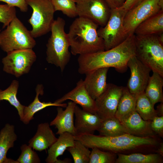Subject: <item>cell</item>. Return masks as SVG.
<instances>
[{"mask_svg": "<svg viewBox=\"0 0 163 163\" xmlns=\"http://www.w3.org/2000/svg\"><path fill=\"white\" fill-rule=\"evenodd\" d=\"M135 36L134 34L129 35L121 43L109 50L79 55L78 72L85 75L98 69L110 67L118 72L126 71L128 61L136 56Z\"/></svg>", "mask_w": 163, "mask_h": 163, "instance_id": "obj_1", "label": "cell"}, {"mask_svg": "<svg viewBox=\"0 0 163 163\" xmlns=\"http://www.w3.org/2000/svg\"><path fill=\"white\" fill-rule=\"evenodd\" d=\"M74 138L89 148L96 147L103 151L125 154L145 148L158 147L160 143L156 137H140L129 134L114 136L84 134L74 136Z\"/></svg>", "mask_w": 163, "mask_h": 163, "instance_id": "obj_2", "label": "cell"}, {"mask_svg": "<svg viewBox=\"0 0 163 163\" xmlns=\"http://www.w3.org/2000/svg\"><path fill=\"white\" fill-rule=\"evenodd\" d=\"M98 25L84 18H76L67 34L71 52L73 55L92 53L105 50L103 39L97 33Z\"/></svg>", "mask_w": 163, "mask_h": 163, "instance_id": "obj_3", "label": "cell"}, {"mask_svg": "<svg viewBox=\"0 0 163 163\" xmlns=\"http://www.w3.org/2000/svg\"><path fill=\"white\" fill-rule=\"evenodd\" d=\"M65 21L59 17L54 20L50 31L51 35L46 44L47 62L59 67L62 72L69 62L71 53L70 43L65 30Z\"/></svg>", "mask_w": 163, "mask_h": 163, "instance_id": "obj_4", "label": "cell"}, {"mask_svg": "<svg viewBox=\"0 0 163 163\" xmlns=\"http://www.w3.org/2000/svg\"><path fill=\"white\" fill-rule=\"evenodd\" d=\"M135 35L136 56L153 72L163 77V44L158 34Z\"/></svg>", "mask_w": 163, "mask_h": 163, "instance_id": "obj_5", "label": "cell"}, {"mask_svg": "<svg viewBox=\"0 0 163 163\" xmlns=\"http://www.w3.org/2000/svg\"><path fill=\"white\" fill-rule=\"evenodd\" d=\"M34 38L16 16L0 32V47L7 53L17 50L33 49L36 44Z\"/></svg>", "mask_w": 163, "mask_h": 163, "instance_id": "obj_6", "label": "cell"}, {"mask_svg": "<svg viewBox=\"0 0 163 163\" xmlns=\"http://www.w3.org/2000/svg\"><path fill=\"white\" fill-rule=\"evenodd\" d=\"M32 13L28 21L32 27L30 33L36 38L50 31L55 11L50 0H26Z\"/></svg>", "mask_w": 163, "mask_h": 163, "instance_id": "obj_7", "label": "cell"}, {"mask_svg": "<svg viewBox=\"0 0 163 163\" xmlns=\"http://www.w3.org/2000/svg\"><path fill=\"white\" fill-rule=\"evenodd\" d=\"M127 11L120 7L111 9L106 25L98 29V35L104 41L105 50L118 45L128 36L124 32L123 26L124 18Z\"/></svg>", "mask_w": 163, "mask_h": 163, "instance_id": "obj_8", "label": "cell"}, {"mask_svg": "<svg viewBox=\"0 0 163 163\" xmlns=\"http://www.w3.org/2000/svg\"><path fill=\"white\" fill-rule=\"evenodd\" d=\"M37 56L32 49L19 50L7 53L2 59L5 72L18 78L28 73Z\"/></svg>", "mask_w": 163, "mask_h": 163, "instance_id": "obj_9", "label": "cell"}, {"mask_svg": "<svg viewBox=\"0 0 163 163\" xmlns=\"http://www.w3.org/2000/svg\"><path fill=\"white\" fill-rule=\"evenodd\" d=\"M161 9L158 0H144L125 14L123 22L125 34L128 36L134 34L141 23Z\"/></svg>", "mask_w": 163, "mask_h": 163, "instance_id": "obj_10", "label": "cell"}, {"mask_svg": "<svg viewBox=\"0 0 163 163\" xmlns=\"http://www.w3.org/2000/svg\"><path fill=\"white\" fill-rule=\"evenodd\" d=\"M79 17L89 19L101 27L110 17L111 9L105 0H74Z\"/></svg>", "mask_w": 163, "mask_h": 163, "instance_id": "obj_11", "label": "cell"}, {"mask_svg": "<svg viewBox=\"0 0 163 163\" xmlns=\"http://www.w3.org/2000/svg\"><path fill=\"white\" fill-rule=\"evenodd\" d=\"M123 88L107 84L105 91L95 100L96 113L102 120L115 116Z\"/></svg>", "mask_w": 163, "mask_h": 163, "instance_id": "obj_12", "label": "cell"}, {"mask_svg": "<svg viewBox=\"0 0 163 163\" xmlns=\"http://www.w3.org/2000/svg\"><path fill=\"white\" fill-rule=\"evenodd\" d=\"M130 76L126 87L132 94L138 96L144 92L150 77L151 70L136 56L131 57L127 63Z\"/></svg>", "mask_w": 163, "mask_h": 163, "instance_id": "obj_13", "label": "cell"}, {"mask_svg": "<svg viewBox=\"0 0 163 163\" xmlns=\"http://www.w3.org/2000/svg\"><path fill=\"white\" fill-rule=\"evenodd\" d=\"M68 100H71L76 104L79 105L85 111L96 113L95 100L92 98L88 92L82 79L77 83L76 86L73 89L54 102L62 103Z\"/></svg>", "mask_w": 163, "mask_h": 163, "instance_id": "obj_14", "label": "cell"}, {"mask_svg": "<svg viewBox=\"0 0 163 163\" xmlns=\"http://www.w3.org/2000/svg\"><path fill=\"white\" fill-rule=\"evenodd\" d=\"M74 115L75 118L74 126L76 135L93 134L95 131H97L102 121L96 113L85 111L77 105L75 107Z\"/></svg>", "mask_w": 163, "mask_h": 163, "instance_id": "obj_15", "label": "cell"}, {"mask_svg": "<svg viewBox=\"0 0 163 163\" xmlns=\"http://www.w3.org/2000/svg\"><path fill=\"white\" fill-rule=\"evenodd\" d=\"M76 104L73 101H69L65 110L62 107H57V115L50 124V126H55L57 129L56 134L59 135L67 132L74 136L77 135L74 121V110Z\"/></svg>", "mask_w": 163, "mask_h": 163, "instance_id": "obj_16", "label": "cell"}, {"mask_svg": "<svg viewBox=\"0 0 163 163\" xmlns=\"http://www.w3.org/2000/svg\"><path fill=\"white\" fill-rule=\"evenodd\" d=\"M109 68L98 69L85 74L84 82L85 88L94 100L100 96L107 87V75Z\"/></svg>", "mask_w": 163, "mask_h": 163, "instance_id": "obj_17", "label": "cell"}, {"mask_svg": "<svg viewBox=\"0 0 163 163\" xmlns=\"http://www.w3.org/2000/svg\"><path fill=\"white\" fill-rule=\"evenodd\" d=\"M151 121L143 120L135 111L121 123L129 134L140 137H156L151 127Z\"/></svg>", "mask_w": 163, "mask_h": 163, "instance_id": "obj_18", "label": "cell"}, {"mask_svg": "<svg viewBox=\"0 0 163 163\" xmlns=\"http://www.w3.org/2000/svg\"><path fill=\"white\" fill-rule=\"evenodd\" d=\"M48 123H41L37 126L34 136L29 141L33 149L41 151L49 148L57 140Z\"/></svg>", "mask_w": 163, "mask_h": 163, "instance_id": "obj_19", "label": "cell"}, {"mask_svg": "<svg viewBox=\"0 0 163 163\" xmlns=\"http://www.w3.org/2000/svg\"><path fill=\"white\" fill-rule=\"evenodd\" d=\"M75 140L74 136L70 133L66 132L59 134L56 141L48 150V156L45 160L47 163H60L62 161L57 158L62 155L65 150L74 145Z\"/></svg>", "mask_w": 163, "mask_h": 163, "instance_id": "obj_20", "label": "cell"}, {"mask_svg": "<svg viewBox=\"0 0 163 163\" xmlns=\"http://www.w3.org/2000/svg\"><path fill=\"white\" fill-rule=\"evenodd\" d=\"M36 94L33 101L28 106L25 107L23 111V117L22 121L25 124L29 123L30 121L34 119V116L37 112L45 108L52 106L66 107V103H57L54 102H41L39 100V95L43 94V87L41 84H38L36 88Z\"/></svg>", "mask_w": 163, "mask_h": 163, "instance_id": "obj_21", "label": "cell"}, {"mask_svg": "<svg viewBox=\"0 0 163 163\" xmlns=\"http://www.w3.org/2000/svg\"><path fill=\"white\" fill-rule=\"evenodd\" d=\"M17 138L14 125L7 123L0 132V163H18L16 161L7 158L8 150L13 147Z\"/></svg>", "mask_w": 163, "mask_h": 163, "instance_id": "obj_22", "label": "cell"}, {"mask_svg": "<svg viewBox=\"0 0 163 163\" xmlns=\"http://www.w3.org/2000/svg\"><path fill=\"white\" fill-rule=\"evenodd\" d=\"M163 32V10L141 23L134 32L135 35L158 34Z\"/></svg>", "mask_w": 163, "mask_h": 163, "instance_id": "obj_23", "label": "cell"}, {"mask_svg": "<svg viewBox=\"0 0 163 163\" xmlns=\"http://www.w3.org/2000/svg\"><path fill=\"white\" fill-rule=\"evenodd\" d=\"M137 96L131 93L126 87H123L115 115L120 122L135 111Z\"/></svg>", "mask_w": 163, "mask_h": 163, "instance_id": "obj_24", "label": "cell"}, {"mask_svg": "<svg viewBox=\"0 0 163 163\" xmlns=\"http://www.w3.org/2000/svg\"><path fill=\"white\" fill-rule=\"evenodd\" d=\"M163 77L157 72H153L144 91L154 105L158 102H163Z\"/></svg>", "mask_w": 163, "mask_h": 163, "instance_id": "obj_25", "label": "cell"}, {"mask_svg": "<svg viewBox=\"0 0 163 163\" xmlns=\"http://www.w3.org/2000/svg\"><path fill=\"white\" fill-rule=\"evenodd\" d=\"M116 163H162V156L158 154H144L133 153L128 154L117 153Z\"/></svg>", "mask_w": 163, "mask_h": 163, "instance_id": "obj_26", "label": "cell"}, {"mask_svg": "<svg viewBox=\"0 0 163 163\" xmlns=\"http://www.w3.org/2000/svg\"><path fill=\"white\" fill-rule=\"evenodd\" d=\"M19 86L18 81L13 80L10 85L6 89H0V102L3 100L8 101L17 110L21 121L23 117V111L25 106L22 105L17 97Z\"/></svg>", "mask_w": 163, "mask_h": 163, "instance_id": "obj_27", "label": "cell"}, {"mask_svg": "<svg viewBox=\"0 0 163 163\" xmlns=\"http://www.w3.org/2000/svg\"><path fill=\"white\" fill-rule=\"evenodd\" d=\"M97 131L100 135L109 136L129 134L121 122L115 116L102 120Z\"/></svg>", "mask_w": 163, "mask_h": 163, "instance_id": "obj_28", "label": "cell"}, {"mask_svg": "<svg viewBox=\"0 0 163 163\" xmlns=\"http://www.w3.org/2000/svg\"><path fill=\"white\" fill-rule=\"evenodd\" d=\"M154 107L145 92L138 96L135 111L143 120L151 121L154 117L158 116Z\"/></svg>", "mask_w": 163, "mask_h": 163, "instance_id": "obj_29", "label": "cell"}, {"mask_svg": "<svg viewBox=\"0 0 163 163\" xmlns=\"http://www.w3.org/2000/svg\"><path fill=\"white\" fill-rule=\"evenodd\" d=\"M89 148L78 140H75L74 145L67 150L72 157L75 163H89L91 151Z\"/></svg>", "mask_w": 163, "mask_h": 163, "instance_id": "obj_30", "label": "cell"}, {"mask_svg": "<svg viewBox=\"0 0 163 163\" xmlns=\"http://www.w3.org/2000/svg\"><path fill=\"white\" fill-rule=\"evenodd\" d=\"M89 163H114L117 154L113 152L101 150L98 148H92Z\"/></svg>", "mask_w": 163, "mask_h": 163, "instance_id": "obj_31", "label": "cell"}, {"mask_svg": "<svg viewBox=\"0 0 163 163\" xmlns=\"http://www.w3.org/2000/svg\"><path fill=\"white\" fill-rule=\"evenodd\" d=\"M55 11H61L70 18L78 16L76 3L74 0H50Z\"/></svg>", "mask_w": 163, "mask_h": 163, "instance_id": "obj_32", "label": "cell"}, {"mask_svg": "<svg viewBox=\"0 0 163 163\" xmlns=\"http://www.w3.org/2000/svg\"><path fill=\"white\" fill-rule=\"evenodd\" d=\"M21 153L17 161L18 163H40V160L37 153L29 145H22Z\"/></svg>", "mask_w": 163, "mask_h": 163, "instance_id": "obj_33", "label": "cell"}, {"mask_svg": "<svg viewBox=\"0 0 163 163\" xmlns=\"http://www.w3.org/2000/svg\"><path fill=\"white\" fill-rule=\"evenodd\" d=\"M16 17V11L14 7L7 4L0 5V22L3 24V28L6 27Z\"/></svg>", "mask_w": 163, "mask_h": 163, "instance_id": "obj_34", "label": "cell"}, {"mask_svg": "<svg viewBox=\"0 0 163 163\" xmlns=\"http://www.w3.org/2000/svg\"><path fill=\"white\" fill-rule=\"evenodd\" d=\"M151 127L152 130L162 138L163 137V116H156L151 120Z\"/></svg>", "mask_w": 163, "mask_h": 163, "instance_id": "obj_35", "label": "cell"}, {"mask_svg": "<svg viewBox=\"0 0 163 163\" xmlns=\"http://www.w3.org/2000/svg\"><path fill=\"white\" fill-rule=\"evenodd\" d=\"M0 2L5 3L11 6L18 8L23 12L28 10V5L26 0H0Z\"/></svg>", "mask_w": 163, "mask_h": 163, "instance_id": "obj_36", "label": "cell"}, {"mask_svg": "<svg viewBox=\"0 0 163 163\" xmlns=\"http://www.w3.org/2000/svg\"><path fill=\"white\" fill-rule=\"evenodd\" d=\"M144 0H126L123 5L120 8L127 11L134 8Z\"/></svg>", "mask_w": 163, "mask_h": 163, "instance_id": "obj_37", "label": "cell"}, {"mask_svg": "<svg viewBox=\"0 0 163 163\" xmlns=\"http://www.w3.org/2000/svg\"><path fill=\"white\" fill-rule=\"evenodd\" d=\"M111 9L122 7L126 0H105Z\"/></svg>", "mask_w": 163, "mask_h": 163, "instance_id": "obj_38", "label": "cell"}, {"mask_svg": "<svg viewBox=\"0 0 163 163\" xmlns=\"http://www.w3.org/2000/svg\"><path fill=\"white\" fill-rule=\"evenodd\" d=\"M155 110L158 116H163V102H161L157 106Z\"/></svg>", "mask_w": 163, "mask_h": 163, "instance_id": "obj_39", "label": "cell"}, {"mask_svg": "<svg viewBox=\"0 0 163 163\" xmlns=\"http://www.w3.org/2000/svg\"><path fill=\"white\" fill-rule=\"evenodd\" d=\"M156 153L163 157V143L162 142L160 143L159 145L156 150Z\"/></svg>", "mask_w": 163, "mask_h": 163, "instance_id": "obj_40", "label": "cell"}, {"mask_svg": "<svg viewBox=\"0 0 163 163\" xmlns=\"http://www.w3.org/2000/svg\"><path fill=\"white\" fill-rule=\"evenodd\" d=\"M158 3L161 9L163 10V0H158Z\"/></svg>", "mask_w": 163, "mask_h": 163, "instance_id": "obj_41", "label": "cell"}, {"mask_svg": "<svg viewBox=\"0 0 163 163\" xmlns=\"http://www.w3.org/2000/svg\"><path fill=\"white\" fill-rule=\"evenodd\" d=\"M0 31H1V30H0Z\"/></svg>", "mask_w": 163, "mask_h": 163, "instance_id": "obj_42", "label": "cell"}]
</instances>
